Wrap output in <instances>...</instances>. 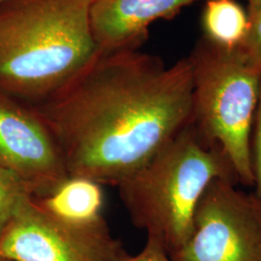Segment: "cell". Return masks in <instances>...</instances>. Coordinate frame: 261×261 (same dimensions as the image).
I'll use <instances>...</instances> for the list:
<instances>
[{"label": "cell", "instance_id": "obj_13", "mask_svg": "<svg viewBox=\"0 0 261 261\" xmlns=\"http://www.w3.org/2000/svg\"><path fill=\"white\" fill-rule=\"evenodd\" d=\"M251 165H252V176L254 196L261 203V85L259 91L258 103L254 116L251 135Z\"/></svg>", "mask_w": 261, "mask_h": 261}, {"label": "cell", "instance_id": "obj_5", "mask_svg": "<svg viewBox=\"0 0 261 261\" xmlns=\"http://www.w3.org/2000/svg\"><path fill=\"white\" fill-rule=\"evenodd\" d=\"M129 254L105 219L73 223L24 198L0 234V257L14 261H122Z\"/></svg>", "mask_w": 261, "mask_h": 261}, {"label": "cell", "instance_id": "obj_11", "mask_svg": "<svg viewBox=\"0 0 261 261\" xmlns=\"http://www.w3.org/2000/svg\"><path fill=\"white\" fill-rule=\"evenodd\" d=\"M30 196L33 194L20 179L0 168V234L21 201Z\"/></svg>", "mask_w": 261, "mask_h": 261}, {"label": "cell", "instance_id": "obj_4", "mask_svg": "<svg viewBox=\"0 0 261 261\" xmlns=\"http://www.w3.org/2000/svg\"><path fill=\"white\" fill-rule=\"evenodd\" d=\"M189 59L193 69V123L224 152L237 182L253 186L250 145L260 67L241 48H222L204 38Z\"/></svg>", "mask_w": 261, "mask_h": 261}, {"label": "cell", "instance_id": "obj_14", "mask_svg": "<svg viewBox=\"0 0 261 261\" xmlns=\"http://www.w3.org/2000/svg\"><path fill=\"white\" fill-rule=\"evenodd\" d=\"M122 261H173L165 246L159 239L147 236V241L141 252L136 255H128Z\"/></svg>", "mask_w": 261, "mask_h": 261}, {"label": "cell", "instance_id": "obj_2", "mask_svg": "<svg viewBox=\"0 0 261 261\" xmlns=\"http://www.w3.org/2000/svg\"><path fill=\"white\" fill-rule=\"evenodd\" d=\"M94 0H8L0 5V92L29 105L61 90L100 54Z\"/></svg>", "mask_w": 261, "mask_h": 261}, {"label": "cell", "instance_id": "obj_9", "mask_svg": "<svg viewBox=\"0 0 261 261\" xmlns=\"http://www.w3.org/2000/svg\"><path fill=\"white\" fill-rule=\"evenodd\" d=\"M36 198L49 213L69 222L87 224L103 219L102 185L87 178L70 176L50 195Z\"/></svg>", "mask_w": 261, "mask_h": 261}, {"label": "cell", "instance_id": "obj_1", "mask_svg": "<svg viewBox=\"0 0 261 261\" xmlns=\"http://www.w3.org/2000/svg\"><path fill=\"white\" fill-rule=\"evenodd\" d=\"M34 107L70 176L117 187L193 121L192 63L186 57L167 66L139 50L100 53Z\"/></svg>", "mask_w": 261, "mask_h": 261}, {"label": "cell", "instance_id": "obj_10", "mask_svg": "<svg viewBox=\"0 0 261 261\" xmlns=\"http://www.w3.org/2000/svg\"><path fill=\"white\" fill-rule=\"evenodd\" d=\"M201 25L204 39L217 47H241L249 29L248 13L235 0H206Z\"/></svg>", "mask_w": 261, "mask_h": 261}, {"label": "cell", "instance_id": "obj_3", "mask_svg": "<svg viewBox=\"0 0 261 261\" xmlns=\"http://www.w3.org/2000/svg\"><path fill=\"white\" fill-rule=\"evenodd\" d=\"M218 178L237 182L224 152L192 121L117 188L135 226L171 254L190 238L196 206Z\"/></svg>", "mask_w": 261, "mask_h": 261}, {"label": "cell", "instance_id": "obj_17", "mask_svg": "<svg viewBox=\"0 0 261 261\" xmlns=\"http://www.w3.org/2000/svg\"><path fill=\"white\" fill-rule=\"evenodd\" d=\"M6 1H8V0H0V5H1V4H3V3H4V2H6Z\"/></svg>", "mask_w": 261, "mask_h": 261}, {"label": "cell", "instance_id": "obj_12", "mask_svg": "<svg viewBox=\"0 0 261 261\" xmlns=\"http://www.w3.org/2000/svg\"><path fill=\"white\" fill-rule=\"evenodd\" d=\"M247 13L249 29L239 48L253 64L261 68V4H250Z\"/></svg>", "mask_w": 261, "mask_h": 261}, {"label": "cell", "instance_id": "obj_7", "mask_svg": "<svg viewBox=\"0 0 261 261\" xmlns=\"http://www.w3.org/2000/svg\"><path fill=\"white\" fill-rule=\"evenodd\" d=\"M0 168L33 196L50 195L70 177L61 150L37 109L0 92Z\"/></svg>", "mask_w": 261, "mask_h": 261}, {"label": "cell", "instance_id": "obj_8", "mask_svg": "<svg viewBox=\"0 0 261 261\" xmlns=\"http://www.w3.org/2000/svg\"><path fill=\"white\" fill-rule=\"evenodd\" d=\"M199 0H94L90 23L100 53L138 50L150 25Z\"/></svg>", "mask_w": 261, "mask_h": 261}, {"label": "cell", "instance_id": "obj_15", "mask_svg": "<svg viewBox=\"0 0 261 261\" xmlns=\"http://www.w3.org/2000/svg\"><path fill=\"white\" fill-rule=\"evenodd\" d=\"M250 4H261V0H248Z\"/></svg>", "mask_w": 261, "mask_h": 261}, {"label": "cell", "instance_id": "obj_6", "mask_svg": "<svg viewBox=\"0 0 261 261\" xmlns=\"http://www.w3.org/2000/svg\"><path fill=\"white\" fill-rule=\"evenodd\" d=\"M218 178L196 206L193 231L173 261H261V203L254 194Z\"/></svg>", "mask_w": 261, "mask_h": 261}, {"label": "cell", "instance_id": "obj_16", "mask_svg": "<svg viewBox=\"0 0 261 261\" xmlns=\"http://www.w3.org/2000/svg\"><path fill=\"white\" fill-rule=\"evenodd\" d=\"M0 261H14L8 259V258H5V257H0Z\"/></svg>", "mask_w": 261, "mask_h": 261}]
</instances>
